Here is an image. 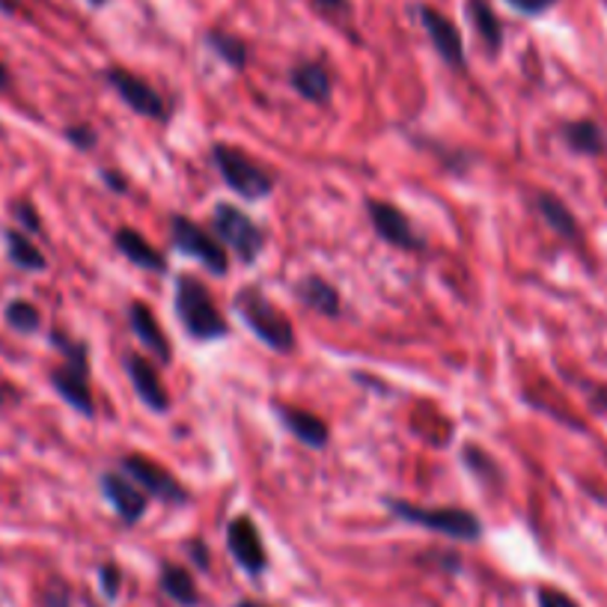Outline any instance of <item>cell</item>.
Here are the masks:
<instances>
[{"label": "cell", "mask_w": 607, "mask_h": 607, "mask_svg": "<svg viewBox=\"0 0 607 607\" xmlns=\"http://www.w3.org/2000/svg\"><path fill=\"white\" fill-rule=\"evenodd\" d=\"M176 315L194 339H221L230 334L227 319L206 289V283L194 274H182L176 281Z\"/></svg>", "instance_id": "6da1fadb"}, {"label": "cell", "mask_w": 607, "mask_h": 607, "mask_svg": "<svg viewBox=\"0 0 607 607\" xmlns=\"http://www.w3.org/2000/svg\"><path fill=\"white\" fill-rule=\"evenodd\" d=\"M54 346L63 354V366H57L51 373V385L60 393V399L72 405V409L83 414V417H93V397H90V351L78 339L63 337L54 334Z\"/></svg>", "instance_id": "7a4b0ae2"}, {"label": "cell", "mask_w": 607, "mask_h": 607, "mask_svg": "<svg viewBox=\"0 0 607 607\" xmlns=\"http://www.w3.org/2000/svg\"><path fill=\"white\" fill-rule=\"evenodd\" d=\"M235 313L257 334L269 349L274 351H293L295 349V331L289 315L281 313L274 304L259 293V289H242L235 295Z\"/></svg>", "instance_id": "3957f363"}, {"label": "cell", "mask_w": 607, "mask_h": 607, "mask_svg": "<svg viewBox=\"0 0 607 607\" xmlns=\"http://www.w3.org/2000/svg\"><path fill=\"white\" fill-rule=\"evenodd\" d=\"M387 509L409 525L426 527L432 533L459 539V542H477L482 537V525H479L477 515L459 509V506H417V503L405 501H387Z\"/></svg>", "instance_id": "277c9868"}, {"label": "cell", "mask_w": 607, "mask_h": 607, "mask_svg": "<svg viewBox=\"0 0 607 607\" xmlns=\"http://www.w3.org/2000/svg\"><path fill=\"white\" fill-rule=\"evenodd\" d=\"M211 162L218 167V173L223 176V182L233 188L238 197L245 199H266L274 191V176L262 167L259 162H254L250 155H245L235 146H223L218 143L211 150Z\"/></svg>", "instance_id": "5b68a950"}, {"label": "cell", "mask_w": 607, "mask_h": 607, "mask_svg": "<svg viewBox=\"0 0 607 607\" xmlns=\"http://www.w3.org/2000/svg\"><path fill=\"white\" fill-rule=\"evenodd\" d=\"M211 230L218 235L223 247H230L235 257L245 266L257 262V257L266 247V233L247 211L235 209L230 203H218L215 215H211Z\"/></svg>", "instance_id": "8992f818"}, {"label": "cell", "mask_w": 607, "mask_h": 607, "mask_svg": "<svg viewBox=\"0 0 607 607\" xmlns=\"http://www.w3.org/2000/svg\"><path fill=\"white\" fill-rule=\"evenodd\" d=\"M170 233H173V245L185 254L194 257L199 266H206L211 274L223 277L230 271V257H227V247L218 242V235L206 233L199 223H194L185 215H176L170 221Z\"/></svg>", "instance_id": "52a82bcc"}, {"label": "cell", "mask_w": 607, "mask_h": 607, "mask_svg": "<svg viewBox=\"0 0 607 607\" xmlns=\"http://www.w3.org/2000/svg\"><path fill=\"white\" fill-rule=\"evenodd\" d=\"M122 470H126V477L134 479L152 498H162L164 503H176V506H182L188 501V491L182 489V482L167 467L155 465L146 455H126Z\"/></svg>", "instance_id": "ba28073f"}, {"label": "cell", "mask_w": 607, "mask_h": 607, "mask_svg": "<svg viewBox=\"0 0 607 607\" xmlns=\"http://www.w3.org/2000/svg\"><path fill=\"white\" fill-rule=\"evenodd\" d=\"M366 215H370V223L373 230L387 245L399 247V250H423L421 235L414 233L409 215L402 209H397L393 203H385V199H370L366 203Z\"/></svg>", "instance_id": "9c48e42d"}, {"label": "cell", "mask_w": 607, "mask_h": 607, "mask_svg": "<svg viewBox=\"0 0 607 607\" xmlns=\"http://www.w3.org/2000/svg\"><path fill=\"white\" fill-rule=\"evenodd\" d=\"M107 83L114 87V93L126 102V105L134 111V114H141L146 119H164L167 117V105H164V99L155 90H152L150 83L138 78V75H131V72L119 69H107Z\"/></svg>", "instance_id": "30bf717a"}, {"label": "cell", "mask_w": 607, "mask_h": 607, "mask_svg": "<svg viewBox=\"0 0 607 607\" xmlns=\"http://www.w3.org/2000/svg\"><path fill=\"white\" fill-rule=\"evenodd\" d=\"M227 545H230V554H233L235 563H238L245 572H266L269 554H266V545H262L257 525H254L247 515H238V518H233V525L227 527Z\"/></svg>", "instance_id": "8fae6325"}, {"label": "cell", "mask_w": 607, "mask_h": 607, "mask_svg": "<svg viewBox=\"0 0 607 607\" xmlns=\"http://www.w3.org/2000/svg\"><path fill=\"white\" fill-rule=\"evenodd\" d=\"M417 15H421L423 30L429 34L435 51L441 54V60H444L447 66H453V69H462V66H465V42H462L459 27H455L447 15L432 10V7H421Z\"/></svg>", "instance_id": "7c38bea8"}, {"label": "cell", "mask_w": 607, "mask_h": 607, "mask_svg": "<svg viewBox=\"0 0 607 607\" xmlns=\"http://www.w3.org/2000/svg\"><path fill=\"white\" fill-rule=\"evenodd\" d=\"M102 491H105L107 503L117 509V515L126 525L141 521L143 513H146L150 494H146L134 479L122 477V474H105V477H102Z\"/></svg>", "instance_id": "4fadbf2b"}, {"label": "cell", "mask_w": 607, "mask_h": 607, "mask_svg": "<svg viewBox=\"0 0 607 607\" xmlns=\"http://www.w3.org/2000/svg\"><path fill=\"white\" fill-rule=\"evenodd\" d=\"M126 373H129L131 387H134V393H138V399H141L146 409L158 411V414L170 409V399H167V387L162 385V375H158V370L146 358L129 354L126 358Z\"/></svg>", "instance_id": "5bb4252c"}, {"label": "cell", "mask_w": 607, "mask_h": 607, "mask_svg": "<svg viewBox=\"0 0 607 607\" xmlns=\"http://www.w3.org/2000/svg\"><path fill=\"white\" fill-rule=\"evenodd\" d=\"M277 417L281 423L289 429V432L304 441L307 447H319L327 444V438H331V429H327V423L322 417H315L313 411H304V409H289V405H277Z\"/></svg>", "instance_id": "9a60e30c"}, {"label": "cell", "mask_w": 607, "mask_h": 607, "mask_svg": "<svg viewBox=\"0 0 607 607\" xmlns=\"http://www.w3.org/2000/svg\"><path fill=\"white\" fill-rule=\"evenodd\" d=\"M129 322H131V331H134V337L141 343L143 349L152 351L155 358H162V363L170 361V343L167 337L162 334V327H158V319L152 315V310L146 304L134 301L129 307Z\"/></svg>", "instance_id": "2e32d148"}, {"label": "cell", "mask_w": 607, "mask_h": 607, "mask_svg": "<svg viewBox=\"0 0 607 607\" xmlns=\"http://www.w3.org/2000/svg\"><path fill=\"white\" fill-rule=\"evenodd\" d=\"M331 72L319 63H301L293 69V90L313 105H325L331 99Z\"/></svg>", "instance_id": "e0dca14e"}, {"label": "cell", "mask_w": 607, "mask_h": 607, "mask_svg": "<svg viewBox=\"0 0 607 607\" xmlns=\"http://www.w3.org/2000/svg\"><path fill=\"white\" fill-rule=\"evenodd\" d=\"M114 245H117V250L122 254V257H129V262H134L138 269H146V271H164L167 269V262H164V257L155 250V247L143 238L138 230H119L117 235H114Z\"/></svg>", "instance_id": "ac0fdd59"}, {"label": "cell", "mask_w": 607, "mask_h": 607, "mask_svg": "<svg viewBox=\"0 0 607 607\" xmlns=\"http://www.w3.org/2000/svg\"><path fill=\"white\" fill-rule=\"evenodd\" d=\"M537 211L542 215V221L548 223L551 230L557 235H563V238H569V242H574L578 235H581V227H578V221H574V215L569 211V206L563 203L560 197H554V194H537Z\"/></svg>", "instance_id": "d6986e66"}, {"label": "cell", "mask_w": 607, "mask_h": 607, "mask_svg": "<svg viewBox=\"0 0 607 607\" xmlns=\"http://www.w3.org/2000/svg\"><path fill=\"white\" fill-rule=\"evenodd\" d=\"M162 590L167 593V596L173 598L176 605H182V607L199 605V590L185 566H173V563H167V566L162 569Z\"/></svg>", "instance_id": "ffe728a7"}, {"label": "cell", "mask_w": 607, "mask_h": 607, "mask_svg": "<svg viewBox=\"0 0 607 607\" xmlns=\"http://www.w3.org/2000/svg\"><path fill=\"white\" fill-rule=\"evenodd\" d=\"M298 298H301L310 310H315V313L322 315H339V293L331 286L327 281H322V277H307V281H301V286H298Z\"/></svg>", "instance_id": "44dd1931"}, {"label": "cell", "mask_w": 607, "mask_h": 607, "mask_svg": "<svg viewBox=\"0 0 607 607\" xmlns=\"http://www.w3.org/2000/svg\"><path fill=\"white\" fill-rule=\"evenodd\" d=\"M3 242H7V254H10L12 266H18L24 271H42L46 269V257L42 250L22 233V230H7L3 233Z\"/></svg>", "instance_id": "7402d4cb"}, {"label": "cell", "mask_w": 607, "mask_h": 607, "mask_svg": "<svg viewBox=\"0 0 607 607\" xmlns=\"http://www.w3.org/2000/svg\"><path fill=\"white\" fill-rule=\"evenodd\" d=\"M467 15H470V22L477 27L479 39L486 42V48H489V51H501V22H498V15H494V10H491L489 3H486V0H467Z\"/></svg>", "instance_id": "603a6c76"}, {"label": "cell", "mask_w": 607, "mask_h": 607, "mask_svg": "<svg viewBox=\"0 0 607 607\" xmlns=\"http://www.w3.org/2000/svg\"><path fill=\"white\" fill-rule=\"evenodd\" d=\"M563 138H566V143H569L574 152H581V155H598V152L605 150V131L598 129L593 119L569 122V126L563 129Z\"/></svg>", "instance_id": "cb8c5ba5"}, {"label": "cell", "mask_w": 607, "mask_h": 607, "mask_svg": "<svg viewBox=\"0 0 607 607\" xmlns=\"http://www.w3.org/2000/svg\"><path fill=\"white\" fill-rule=\"evenodd\" d=\"M206 46L218 54V57L227 63V66H233V69H242L247 63V46L233 34H221V30H211L206 36Z\"/></svg>", "instance_id": "d4e9b609"}, {"label": "cell", "mask_w": 607, "mask_h": 607, "mask_svg": "<svg viewBox=\"0 0 607 607\" xmlns=\"http://www.w3.org/2000/svg\"><path fill=\"white\" fill-rule=\"evenodd\" d=\"M7 325L22 331V334H34V331H39V325H42V315H39V310H36L30 301L15 298V301H10V307H7Z\"/></svg>", "instance_id": "484cf974"}, {"label": "cell", "mask_w": 607, "mask_h": 607, "mask_svg": "<svg viewBox=\"0 0 607 607\" xmlns=\"http://www.w3.org/2000/svg\"><path fill=\"white\" fill-rule=\"evenodd\" d=\"M465 465L474 470V474H479V477H494V470H498V465L491 462L489 455L482 453V450H477V447H465Z\"/></svg>", "instance_id": "4316f807"}, {"label": "cell", "mask_w": 607, "mask_h": 607, "mask_svg": "<svg viewBox=\"0 0 607 607\" xmlns=\"http://www.w3.org/2000/svg\"><path fill=\"white\" fill-rule=\"evenodd\" d=\"M539 607H581L574 602L572 596H566L560 590H554V586H542L539 590Z\"/></svg>", "instance_id": "83f0119b"}, {"label": "cell", "mask_w": 607, "mask_h": 607, "mask_svg": "<svg viewBox=\"0 0 607 607\" xmlns=\"http://www.w3.org/2000/svg\"><path fill=\"white\" fill-rule=\"evenodd\" d=\"M66 141L78 150H93L95 146V131L90 126H69L66 129Z\"/></svg>", "instance_id": "f1b7e54d"}, {"label": "cell", "mask_w": 607, "mask_h": 607, "mask_svg": "<svg viewBox=\"0 0 607 607\" xmlns=\"http://www.w3.org/2000/svg\"><path fill=\"white\" fill-rule=\"evenodd\" d=\"M513 10L525 12V15H542V12H548L557 0H506Z\"/></svg>", "instance_id": "f546056e"}, {"label": "cell", "mask_w": 607, "mask_h": 607, "mask_svg": "<svg viewBox=\"0 0 607 607\" xmlns=\"http://www.w3.org/2000/svg\"><path fill=\"white\" fill-rule=\"evenodd\" d=\"M99 578H102V590H105V596L117 598V593H119V569H117V566H114V563L102 566Z\"/></svg>", "instance_id": "4dcf8cb0"}, {"label": "cell", "mask_w": 607, "mask_h": 607, "mask_svg": "<svg viewBox=\"0 0 607 607\" xmlns=\"http://www.w3.org/2000/svg\"><path fill=\"white\" fill-rule=\"evenodd\" d=\"M15 218L24 223V230H30V233H42V223H39V218H36V211L30 203H18V206H15Z\"/></svg>", "instance_id": "1f68e13d"}, {"label": "cell", "mask_w": 607, "mask_h": 607, "mask_svg": "<svg viewBox=\"0 0 607 607\" xmlns=\"http://www.w3.org/2000/svg\"><path fill=\"white\" fill-rule=\"evenodd\" d=\"M42 607H69V590L48 586L46 593H42Z\"/></svg>", "instance_id": "d6a6232c"}, {"label": "cell", "mask_w": 607, "mask_h": 607, "mask_svg": "<svg viewBox=\"0 0 607 607\" xmlns=\"http://www.w3.org/2000/svg\"><path fill=\"white\" fill-rule=\"evenodd\" d=\"M191 557L197 560L199 569H209V557H206V548L199 542H191Z\"/></svg>", "instance_id": "836d02e7"}, {"label": "cell", "mask_w": 607, "mask_h": 607, "mask_svg": "<svg viewBox=\"0 0 607 607\" xmlns=\"http://www.w3.org/2000/svg\"><path fill=\"white\" fill-rule=\"evenodd\" d=\"M315 3L325 10H346V0H315Z\"/></svg>", "instance_id": "e575fe53"}, {"label": "cell", "mask_w": 607, "mask_h": 607, "mask_svg": "<svg viewBox=\"0 0 607 607\" xmlns=\"http://www.w3.org/2000/svg\"><path fill=\"white\" fill-rule=\"evenodd\" d=\"M102 176H105V182H107V185H111V188H117V191H126V185H122V179H119V176L107 173V170H105V173H102Z\"/></svg>", "instance_id": "d590c367"}, {"label": "cell", "mask_w": 607, "mask_h": 607, "mask_svg": "<svg viewBox=\"0 0 607 607\" xmlns=\"http://www.w3.org/2000/svg\"><path fill=\"white\" fill-rule=\"evenodd\" d=\"M7 87H10V72L0 63V90H7Z\"/></svg>", "instance_id": "8d00e7d4"}, {"label": "cell", "mask_w": 607, "mask_h": 607, "mask_svg": "<svg viewBox=\"0 0 607 607\" xmlns=\"http://www.w3.org/2000/svg\"><path fill=\"white\" fill-rule=\"evenodd\" d=\"M235 607H269V605H259V602H238Z\"/></svg>", "instance_id": "74e56055"}, {"label": "cell", "mask_w": 607, "mask_h": 607, "mask_svg": "<svg viewBox=\"0 0 607 607\" xmlns=\"http://www.w3.org/2000/svg\"><path fill=\"white\" fill-rule=\"evenodd\" d=\"M93 3H105V0H93Z\"/></svg>", "instance_id": "f35d334b"}]
</instances>
